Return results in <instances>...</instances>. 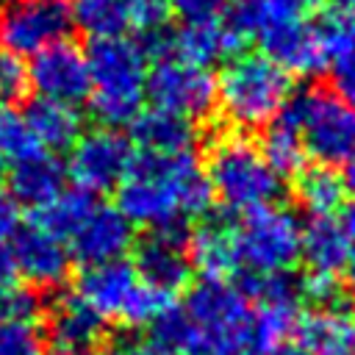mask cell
<instances>
[{
  "instance_id": "32",
  "label": "cell",
  "mask_w": 355,
  "mask_h": 355,
  "mask_svg": "<svg viewBox=\"0 0 355 355\" xmlns=\"http://www.w3.org/2000/svg\"><path fill=\"white\" fill-rule=\"evenodd\" d=\"M0 355H47L39 324L0 319Z\"/></svg>"
},
{
  "instance_id": "38",
  "label": "cell",
  "mask_w": 355,
  "mask_h": 355,
  "mask_svg": "<svg viewBox=\"0 0 355 355\" xmlns=\"http://www.w3.org/2000/svg\"><path fill=\"white\" fill-rule=\"evenodd\" d=\"M105 355H175L172 349L155 344L153 338H119Z\"/></svg>"
},
{
  "instance_id": "33",
  "label": "cell",
  "mask_w": 355,
  "mask_h": 355,
  "mask_svg": "<svg viewBox=\"0 0 355 355\" xmlns=\"http://www.w3.org/2000/svg\"><path fill=\"white\" fill-rule=\"evenodd\" d=\"M42 316V294L33 286L8 283L0 288V319L36 322Z\"/></svg>"
},
{
  "instance_id": "22",
  "label": "cell",
  "mask_w": 355,
  "mask_h": 355,
  "mask_svg": "<svg viewBox=\"0 0 355 355\" xmlns=\"http://www.w3.org/2000/svg\"><path fill=\"white\" fill-rule=\"evenodd\" d=\"M349 252H352V241L347 239L336 216H308L300 236V258L305 261L308 272L338 275Z\"/></svg>"
},
{
  "instance_id": "12",
  "label": "cell",
  "mask_w": 355,
  "mask_h": 355,
  "mask_svg": "<svg viewBox=\"0 0 355 355\" xmlns=\"http://www.w3.org/2000/svg\"><path fill=\"white\" fill-rule=\"evenodd\" d=\"M28 78L39 100H50V103H61L72 108L86 103L92 92L86 50H80L69 39H61L39 50L36 55H31Z\"/></svg>"
},
{
  "instance_id": "16",
  "label": "cell",
  "mask_w": 355,
  "mask_h": 355,
  "mask_svg": "<svg viewBox=\"0 0 355 355\" xmlns=\"http://www.w3.org/2000/svg\"><path fill=\"white\" fill-rule=\"evenodd\" d=\"M294 336L308 355H355V308L341 300L300 313Z\"/></svg>"
},
{
  "instance_id": "17",
  "label": "cell",
  "mask_w": 355,
  "mask_h": 355,
  "mask_svg": "<svg viewBox=\"0 0 355 355\" xmlns=\"http://www.w3.org/2000/svg\"><path fill=\"white\" fill-rule=\"evenodd\" d=\"M6 189L17 205L42 211L67 189V166L53 153H33L8 164Z\"/></svg>"
},
{
  "instance_id": "5",
  "label": "cell",
  "mask_w": 355,
  "mask_h": 355,
  "mask_svg": "<svg viewBox=\"0 0 355 355\" xmlns=\"http://www.w3.org/2000/svg\"><path fill=\"white\" fill-rule=\"evenodd\" d=\"M208 183L214 197L227 211H255L261 205H275L283 194V178L266 164L261 147L244 136H225L211 150Z\"/></svg>"
},
{
  "instance_id": "39",
  "label": "cell",
  "mask_w": 355,
  "mask_h": 355,
  "mask_svg": "<svg viewBox=\"0 0 355 355\" xmlns=\"http://www.w3.org/2000/svg\"><path fill=\"white\" fill-rule=\"evenodd\" d=\"M17 227H19V205L8 194L6 183H0V239H11Z\"/></svg>"
},
{
  "instance_id": "7",
  "label": "cell",
  "mask_w": 355,
  "mask_h": 355,
  "mask_svg": "<svg viewBox=\"0 0 355 355\" xmlns=\"http://www.w3.org/2000/svg\"><path fill=\"white\" fill-rule=\"evenodd\" d=\"M300 219L283 205H261L233 222L236 275L288 272L300 261Z\"/></svg>"
},
{
  "instance_id": "13",
  "label": "cell",
  "mask_w": 355,
  "mask_h": 355,
  "mask_svg": "<svg viewBox=\"0 0 355 355\" xmlns=\"http://www.w3.org/2000/svg\"><path fill=\"white\" fill-rule=\"evenodd\" d=\"M186 230H153L133 250V269L150 288L175 297L191 283L194 266L189 258Z\"/></svg>"
},
{
  "instance_id": "34",
  "label": "cell",
  "mask_w": 355,
  "mask_h": 355,
  "mask_svg": "<svg viewBox=\"0 0 355 355\" xmlns=\"http://www.w3.org/2000/svg\"><path fill=\"white\" fill-rule=\"evenodd\" d=\"M28 89H31L28 64L14 53L0 50V105H14L25 100Z\"/></svg>"
},
{
  "instance_id": "27",
  "label": "cell",
  "mask_w": 355,
  "mask_h": 355,
  "mask_svg": "<svg viewBox=\"0 0 355 355\" xmlns=\"http://www.w3.org/2000/svg\"><path fill=\"white\" fill-rule=\"evenodd\" d=\"M69 17L89 39L125 36L130 31V0H72Z\"/></svg>"
},
{
  "instance_id": "31",
  "label": "cell",
  "mask_w": 355,
  "mask_h": 355,
  "mask_svg": "<svg viewBox=\"0 0 355 355\" xmlns=\"http://www.w3.org/2000/svg\"><path fill=\"white\" fill-rule=\"evenodd\" d=\"M33 153H42V147L33 139L31 128L25 125L22 114L0 111V164H14Z\"/></svg>"
},
{
  "instance_id": "45",
  "label": "cell",
  "mask_w": 355,
  "mask_h": 355,
  "mask_svg": "<svg viewBox=\"0 0 355 355\" xmlns=\"http://www.w3.org/2000/svg\"><path fill=\"white\" fill-rule=\"evenodd\" d=\"M327 3H330V8H338V11H344L347 17L355 19V0H327Z\"/></svg>"
},
{
  "instance_id": "36",
  "label": "cell",
  "mask_w": 355,
  "mask_h": 355,
  "mask_svg": "<svg viewBox=\"0 0 355 355\" xmlns=\"http://www.w3.org/2000/svg\"><path fill=\"white\" fill-rule=\"evenodd\" d=\"M169 3L166 0H130V31L153 33L169 25Z\"/></svg>"
},
{
  "instance_id": "8",
  "label": "cell",
  "mask_w": 355,
  "mask_h": 355,
  "mask_svg": "<svg viewBox=\"0 0 355 355\" xmlns=\"http://www.w3.org/2000/svg\"><path fill=\"white\" fill-rule=\"evenodd\" d=\"M280 114L297 125L305 155L319 166L344 164L355 153V108L341 103L336 94L324 89H305L291 94Z\"/></svg>"
},
{
  "instance_id": "42",
  "label": "cell",
  "mask_w": 355,
  "mask_h": 355,
  "mask_svg": "<svg viewBox=\"0 0 355 355\" xmlns=\"http://www.w3.org/2000/svg\"><path fill=\"white\" fill-rule=\"evenodd\" d=\"M47 355H105V352L92 347H47Z\"/></svg>"
},
{
  "instance_id": "15",
  "label": "cell",
  "mask_w": 355,
  "mask_h": 355,
  "mask_svg": "<svg viewBox=\"0 0 355 355\" xmlns=\"http://www.w3.org/2000/svg\"><path fill=\"white\" fill-rule=\"evenodd\" d=\"M133 225L116 205H94V211L86 216V222L75 230V236L67 241L69 255L80 266L108 263L125 258L133 247Z\"/></svg>"
},
{
  "instance_id": "21",
  "label": "cell",
  "mask_w": 355,
  "mask_h": 355,
  "mask_svg": "<svg viewBox=\"0 0 355 355\" xmlns=\"http://www.w3.org/2000/svg\"><path fill=\"white\" fill-rule=\"evenodd\" d=\"M189 258L200 277L227 280L236 275V255H233V222L225 216H211L189 233Z\"/></svg>"
},
{
  "instance_id": "25",
  "label": "cell",
  "mask_w": 355,
  "mask_h": 355,
  "mask_svg": "<svg viewBox=\"0 0 355 355\" xmlns=\"http://www.w3.org/2000/svg\"><path fill=\"white\" fill-rule=\"evenodd\" d=\"M319 0H233L227 11V22L244 36H258L263 28L305 19Z\"/></svg>"
},
{
  "instance_id": "40",
  "label": "cell",
  "mask_w": 355,
  "mask_h": 355,
  "mask_svg": "<svg viewBox=\"0 0 355 355\" xmlns=\"http://www.w3.org/2000/svg\"><path fill=\"white\" fill-rule=\"evenodd\" d=\"M17 261H14V252H11V244L8 239H0V288L8 286V283H17Z\"/></svg>"
},
{
  "instance_id": "46",
  "label": "cell",
  "mask_w": 355,
  "mask_h": 355,
  "mask_svg": "<svg viewBox=\"0 0 355 355\" xmlns=\"http://www.w3.org/2000/svg\"><path fill=\"white\" fill-rule=\"evenodd\" d=\"M269 355H308L300 344H280L275 352H269Z\"/></svg>"
},
{
  "instance_id": "19",
  "label": "cell",
  "mask_w": 355,
  "mask_h": 355,
  "mask_svg": "<svg viewBox=\"0 0 355 355\" xmlns=\"http://www.w3.org/2000/svg\"><path fill=\"white\" fill-rule=\"evenodd\" d=\"M244 42L247 39L227 19L197 22V25H183L172 36V55H180L197 67H211L236 58Z\"/></svg>"
},
{
  "instance_id": "11",
  "label": "cell",
  "mask_w": 355,
  "mask_h": 355,
  "mask_svg": "<svg viewBox=\"0 0 355 355\" xmlns=\"http://www.w3.org/2000/svg\"><path fill=\"white\" fill-rule=\"evenodd\" d=\"M69 31L72 17L64 0H14L0 14V47L19 58L67 39Z\"/></svg>"
},
{
  "instance_id": "28",
  "label": "cell",
  "mask_w": 355,
  "mask_h": 355,
  "mask_svg": "<svg viewBox=\"0 0 355 355\" xmlns=\"http://www.w3.org/2000/svg\"><path fill=\"white\" fill-rule=\"evenodd\" d=\"M261 153L266 158V164L280 175H297L300 169H305V147H302V139H300V130L297 125L277 114L266 130H263V141H261Z\"/></svg>"
},
{
  "instance_id": "23",
  "label": "cell",
  "mask_w": 355,
  "mask_h": 355,
  "mask_svg": "<svg viewBox=\"0 0 355 355\" xmlns=\"http://www.w3.org/2000/svg\"><path fill=\"white\" fill-rule=\"evenodd\" d=\"M22 119L31 128L39 147L44 153H53V155L64 153V150H72V144L83 133V119H80L78 108L50 103V100H39V97L25 105Z\"/></svg>"
},
{
  "instance_id": "43",
  "label": "cell",
  "mask_w": 355,
  "mask_h": 355,
  "mask_svg": "<svg viewBox=\"0 0 355 355\" xmlns=\"http://www.w3.org/2000/svg\"><path fill=\"white\" fill-rule=\"evenodd\" d=\"M341 180H344V189H349L355 194V153L344 161V178Z\"/></svg>"
},
{
  "instance_id": "1",
  "label": "cell",
  "mask_w": 355,
  "mask_h": 355,
  "mask_svg": "<svg viewBox=\"0 0 355 355\" xmlns=\"http://www.w3.org/2000/svg\"><path fill=\"white\" fill-rule=\"evenodd\" d=\"M214 189L194 150L139 153L130 172L116 186V208L133 227L186 230V222L208 216Z\"/></svg>"
},
{
  "instance_id": "20",
  "label": "cell",
  "mask_w": 355,
  "mask_h": 355,
  "mask_svg": "<svg viewBox=\"0 0 355 355\" xmlns=\"http://www.w3.org/2000/svg\"><path fill=\"white\" fill-rule=\"evenodd\" d=\"M130 141L141 153H189L197 141L191 119L166 108H141L130 122Z\"/></svg>"
},
{
  "instance_id": "37",
  "label": "cell",
  "mask_w": 355,
  "mask_h": 355,
  "mask_svg": "<svg viewBox=\"0 0 355 355\" xmlns=\"http://www.w3.org/2000/svg\"><path fill=\"white\" fill-rule=\"evenodd\" d=\"M330 94L355 108V53L330 64Z\"/></svg>"
},
{
  "instance_id": "3",
  "label": "cell",
  "mask_w": 355,
  "mask_h": 355,
  "mask_svg": "<svg viewBox=\"0 0 355 355\" xmlns=\"http://www.w3.org/2000/svg\"><path fill=\"white\" fill-rule=\"evenodd\" d=\"M180 305L189 330L178 355H247L252 302L233 280L200 277Z\"/></svg>"
},
{
  "instance_id": "29",
  "label": "cell",
  "mask_w": 355,
  "mask_h": 355,
  "mask_svg": "<svg viewBox=\"0 0 355 355\" xmlns=\"http://www.w3.org/2000/svg\"><path fill=\"white\" fill-rule=\"evenodd\" d=\"M94 205H97V200L92 191L78 189V186L64 189L50 205H44L39 211V225L67 244L75 236V230L86 222V216L94 211Z\"/></svg>"
},
{
  "instance_id": "4",
  "label": "cell",
  "mask_w": 355,
  "mask_h": 355,
  "mask_svg": "<svg viewBox=\"0 0 355 355\" xmlns=\"http://www.w3.org/2000/svg\"><path fill=\"white\" fill-rule=\"evenodd\" d=\"M291 97V75L261 53H239L216 78V108L236 128H266Z\"/></svg>"
},
{
  "instance_id": "41",
  "label": "cell",
  "mask_w": 355,
  "mask_h": 355,
  "mask_svg": "<svg viewBox=\"0 0 355 355\" xmlns=\"http://www.w3.org/2000/svg\"><path fill=\"white\" fill-rule=\"evenodd\" d=\"M341 227H344V233H347V239L355 244V200H349L347 205H344V211H341Z\"/></svg>"
},
{
  "instance_id": "6",
  "label": "cell",
  "mask_w": 355,
  "mask_h": 355,
  "mask_svg": "<svg viewBox=\"0 0 355 355\" xmlns=\"http://www.w3.org/2000/svg\"><path fill=\"white\" fill-rule=\"evenodd\" d=\"M75 297L105 322H122L128 327H147L172 302V297L141 283L133 263L125 258L83 266L75 283Z\"/></svg>"
},
{
  "instance_id": "24",
  "label": "cell",
  "mask_w": 355,
  "mask_h": 355,
  "mask_svg": "<svg viewBox=\"0 0 355 355\" xmlns=\"http://www.w3.org/2000/svg\"><path fill=\"white\" fill-rule=\"evenodd\" d=\"M105 319L97 316L83 300L67 294L50 313V347H92L103 349Z\"/></svg>"
},
{
  "instance_id": "30",
  "label": "cell",
  "mask_w": 355,
  "mask_h": 355,
  "mask_svg": "<svg viewBox=\"0 0 355 355\" xmlns=\"http://www.w3.org/2000/svg\"><path fill=\"white\" fill-rule=\"evenodd\" d=\"M316 50L324 61V67L336 64L338 58L355 53V19L347 17L338 8H324L311 22Z\"/></svg>"
},
{
  "instance_id": "26",
  "label": "cell",
  "mask_w": 355,
  "mask_h": 355,
  "mask_svg": "<svg viewBox=\"0 0 355 355\" xmlns=\"http://www.w3.org/2000/svg\"><path fill=\"white\" fill-rule=\"evenodd\" d=\"M344 180L333 172V166H305L297 172L294 194L297 202L311 216H333L344 205Z\"/></svg>"
},
{
  "instance_id": "44",
  "label": "cell",
  "mask_w": 355,
  "mask_h": 355,
  "mask_svg": "<svg viewBox=\"0 0 355 355\" xmlns=\"http://www.w3.org/2000/svg\"><path fill=\"white\" fill-rule=\"evenodd\" d=\"M344 280H347V288L355 294V250L349 252V258H347V263H344Z\"/></svg>"
},
{
  "instance_id": "14",
  "label": "cell",
  "mask_w": 355,
  "mask_h": 355,
  "mask_svg": "<svg viewBox=\"0 0 355 355\" xmlns=\"http://www.w3.org/2000/svg\"><path fill=\"white\" fill-rule=\"evenodd\" d=\"M8 244L17 261V275L25 277L33 288H55L64 283L72 261L69 247L39 222L17 227Z\"/></svg>"
},
{
  "instance_id": "35",
  "label": "cell",
  "mask_w": 355,
  "mask_h": 355,
  "mask_svg": "<svg viewBox=\"0 0 355 355\" xmlns=\"http://www.w3.org/2000/svg\"><path fill=\"white\" fill-rule=\"evenodd\" d=\"M172 17L180 19V25H197V22H216L225 19L233 0H166Z\"/></svg>"
},
{
  "instance_id": "18",
  "label": "cell",
  "mask_w": 355,
  "mask_h": 355,
  "mask_svg": "<svg viewBox=\"0 0 355 355\" xmlns=\"http://www.w3.org/2000/svg\"><path fill=\"white\" fill-rule=\"evenodd\" d=\"M255 39H258L261 55H266L272 64H277L288 75H316V72L327 69L316 50L311 22H305V19L263 28Z\"/></svg>"
},
{
  "instance_id": "10",
  "label": "cell",
  "mask_w": 355,
  "mask_h": 355,
  "mask_svg": "<svg viewBox=\"0 0 355 355\" xmlns=\"http://www.w3.org/2000/svg\"><path fill=\"white\" fill-rule=\"evenodd\" d=\"M133 158L136 147L130 136L119 133L116 128H94L80 133V139L72 144L67 175L78 189L100 194L116 189L125 180Z\"/></svg>"
},
{
  "instance_id": "9",
  "label": "cell",
  "mask_w": 355,
  "mask_h": 355,
  "mask_svg": "<svg viewBox=\"0 0 355 355\" xmlns=\"http://www.w3.org/2000/svg\"><path fill=\"white\" fill-rule=\"evenodd\" d=\"M147 97L155 108L175 111L186 119H205L216 108V78L180 55L158 58L147 72Z\"/></svg>"
},
{
  "instance_id": "2",
  "label": "cell",
  "mask_w": 355,
  "mask_h": 355,
  "mask_svg": "<svg viewBox=\"0 0 355 355\" xmlns=\"http://www.w3.org/2000/svg\"><path fill=\"white\" fill-rule=\"evenodd\" d=\"M89 61V108L103 128L130 125L147 100V55L130 36L92 39L86 47Z\"/></svg>"
}]
</instances>
